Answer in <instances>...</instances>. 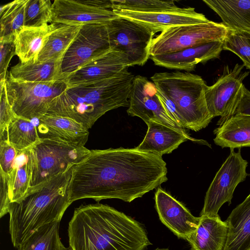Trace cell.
<instances>
[{"mask_svg":"<svg viewBox=\"0 0 250 250\" xmlns=\"http://www.w3.org/2000/svg\"><path fill=\"white\" fill-rule=\"evenodd\" d=\"M155 202L161 221L177 237L187 240L196 230L200 217L193 216L182 203L161 188L155 192Z\"/></svg>","mask_w":250,"mask_h":250,"instance_id":"15","label":"cell"},{"mask_svg":"<svg viewBox=\"0 0 250 250\" xmlns=\"http://www.w3.org/2000/svg\"><path fill=\"white\" fill-rule=\"evenodd\" d=\"M111 50L106 23L81 26L62 62V75L66 78L91 62Z\"/></svg>","mask_w":250,"mask_h":250,"instance_id":"11","label":"cell"},{"mask_svg":"<svg viewBox=\"0 0 250 250\" xmlns=\"http://www.w3.org/2000/svg\"><path fill=\"white\" fill-rule=\"evenodd\" d=\"M59 24L52 23L39 27H24L14 35L16 55L21 62H36L50 34Z\"/></svg>","mask_w":250,"mask_h":250,"instance_id":"22","label":"cell"},{"mask_svg":"<svg viewBox=\"0 0 250 250\" xmlns=\"http://www.w3.org/2000/svg\"><path fill=\"white\" fill-rule=\"evenodd\" d=\"M247 33L248 34V35L249 36V38H250V33Z\"/></svg>","mask_w":250,"mask_h":250,"instance_id":"41","label":"cell"},{"mask_svg":"<svg viewBox=\"0 0 250 250\" xmlns=\"http://www.w3.org/2000/svg\"><path fill=\"white\" fill-rule=\"evenodd\" d=\"M223 41L202 43L167 54L150 56L156 65L169 69L192 71L199 63L219 57L223 50Z\"/></svg>","mask_w":250,"mask_h":250,"instance_id":"18","label":"cell"},{"mask_svg":"<svg viewBox=\"0 0 250 250\" xmlns=\"http://www.w3.org/2000/svg\"><path fill=\"white\" fill-rule=\"evenodd\" d=\"M226 221L229 232L224 250H250V193Z\"/></svg>","mask_w":250,"mask_h":250,"instance_id":"23","label":"cell"},{"mask_svg":"<svg viewBox=\"0 0 250 250\" xmlns=\"http://www.w3.org/2000/svg\"><path fill=\"white\" fill-rule=\"evenodd\" d=\"M28 0H15L1 6L0 38L14 37L24 27L25 11Z\"/></svg>","mask_w":250,"mask_h":250,"instance_id":"31","label":"cell"},{"mask_svg":"<svg viewBox=\"0 0 250 250\" xmlns=\"http://www.w3.org/2000/svg\"><path fill=\"white\" fill-rule=\"evenodd\" d=\"M62 62H19L12 67L9 77L23 82L51 83L66 78L61 70Z\"/></svg>","mask_w":250,"mask_h":250,"instance_id":"26","label":"cell"},{"mask_svg":"<svg viewBox=\"0 0 250 250\" xmlns=\"http://www.w3.org/2000/svg\"><path fill=\"white\" fill-rule=\"evenodd\" d=\"M213 133L214 143L222 148L250 147V116L233 115L215 128Z\"/></svg>","mask_w":250,"mask_h":250,"instance_id":"25","label":"cell"},{"mask_svg":"<svg viewBox=\"0 0 250 250\" xmlns=\"http://www.w3.org/2000/svg\"><path fill=\"white\" fill-rule=\"evenodd\" d=\"M52 14V23L69 25L106 23L119 17L111 0H55Z\"/></svg>","mask_w":250,"mask_h":250,"instance_id":"13","label":"cell"},{"mask_svg":"<svg viewBox=\"0 0 250 250\" xmlns=\"http://www.w3.org/2000/svg\"><path fill=\"white\" fill-rule=\"evenodd\" d=\"M0 217L9 213L10 204L9 178L0 173Z\"/></svg>","mask_w":250,"mask_h":250,"instance_id":"38","label":"cell"},{"mask_svg":"<svg viewBox=\"0 0 250 250\" xmlns=\"http://www.w3.org/2000/svg\"><path fill=\"white\" fill-rule=\"evenodd\" d=\"M38 119L40 138H56L79 146H84L87 141L88 129L71 118L45 114Z\"/></svg>","mask_w":250,"mask_h":250,"instance_id":"20","label":"cell"},{"mask_svg":"<svg viewBox=\"0 0 250 250\" xmlns=\"http://www.w3.org/2000/svg\"><path fill=\"white\" fill-rule=\"evenodd\" d=\"M112 10L119 17L141 23L152 29L155 33L172 27L209 21L204 14L197 12L194 8L190 7L154 13H141L119 9Z\"/></svg>","mask_w":250,"mask_h":250,"instance_id":"16","label":"cell"},{"mask_svg":"<svg viewBox=\"0 0 250 250\" xmlns=\"http://www.w3.org/2000/svg\"><path fill=\"white\" fill-rule=\"evenodd\" d=\"M223 50L232 52L243 62V65L250 69V40L246 33L229 28L223 41Z\"/></svg>","mask_w":250,"mask_h":250,"instance_id":"34","label":"cell"},{"mask_svg":"<svg viewBox=\"0 0 250 250\" xmlns=\"http://www.w3.org/2000/svg\"><path fill=\"white\" fill-rule=\"evenodd\" d=\"M29 151L31 177L28 192L68 170L90 152L84 146L53 138H40Z\"/></svg>","mask_w":250,"mask_h":250,"instance_id":"6","label":"cell"},{"mask_svg":"<svg viewBox=\"0 0 250 250\" xmlns=\"http://www.w3.org/2000/svg\"><path fill=\"white\" fill-rule=\"evenodd\" d=\"M162 156L133 148L91 150L71 167L70 202L91 198L127 202L142 197L167 180Z\"/></svg>","mask_w":250,"mask_h":250,"instance_id":"1","label":"cell"},{"mask_svg":"<svg viewBox=\"0 0 250 250\" xmlns=\"http://www.w3.org/2000/svg\"><path fill=\"white\" fill-rule=\"evenodd\" d=\"M19 153L7 141H0V173L8 177L9 180L14 170Z\"/></svg>","mask_w":250,"mask_h":250,"instance_id":"35","label":"cell"},{"mask_svg":"<svg viewBox=\"0 0 250 250\" xmlns=\"http://www.w3.org/2000/svg\"><path fill=\"white\" fill-rule=\"evenodd\" d=\"M229 226L219 215L200 216L196 230L187 239L192 250H224L227 241Z\"/></svg>","mask_w":250,"mask_h":250,"instance_id":"21","label":"cell"},{"mask_svg":"<svg viewBox=\"0 0 250 250\" xmlns=\"http://www.w3.org/2000/svg\"><path fill=\"white\" fill-rule=\"evenodd\" d=\"M134 77L127 68L108 79L67 87L51 101L46 114L71 118L89 129L107 111L129 106Z\"/></svg>","mask_w":250,"mask_h":250,"instance_id":"3","label":"cell"},{"mask_svg":"<svg viewBox=\"0 0 250 250\" xmlns=\"http://www.w3.org/2000/svg\"><path fill=\"white\" fill-rule=\"evenodd\" d=\"M15 55L14 37L0 38V83L6 82L7 68Z\"/></svg>","mask_w":250,"mask_h":250,"instance_id":"37","label":"cell"},{"mask_svg":"<svg viewBox=\"0 0 250 250\" xmlns=\"http://www.w3.org/2000/svg\"><path fill=\"white\" fill-rule=\"evenodd\" d=\"M228 28L250 33V0H203Z\"/></svg>","mask_w":250,"mask_h":250,"instance_id":"24","label":"cell"},{"mask_svg":"<svg viewBox=\"0 0 250 250\" xmlns=\"http://www.w3.org/2000/svg\"><path fill=\"white\" fill-rule=\"evenodd\" d=\"M233 115L250 116V91L244 85L242 86L241 96Z\"/></svg>","mask_w":250,"mask_h":250,"instance_id":"39","label":"cell"},{"mask_svg":"<svg viewBox=\"0 0 250 250\" xmlns=\"http://www.w3.org/2000/svg\"><path fill=\"white\" fill-rule=\"evenodd\" d=\"M71 168L10 204L9 232L16 249L40 228L60 222L71 204L68 187Z\"/></svg>","mask_w":250,"mask_h":250,"instance_id":"4","label":"cell"},{"mask_svg":"<svg viewBox=\"0 0 250 250\" xmlns=\"http://www.w3.org/2000/svg\"><path fill=\"white\" fill-rule=\"evenodd\" d=\"M112 9L124 10L141 13H154L172 11L180 8L174 0H111Z\"/></svg>","mask_w":250,"mask_h":250,"instance_id":"32","label":"cell"},{"mask_svg":"<svg viewBox=\"0 0 250 250\" xmlns=\"http://www.w3.org/2000/svg\"><path fill=\"white\" fill-rule=\"evenodd\" d=\"M147 125L148 128L144 139L136 147L141 151L162 156L170 153L181 144L188 140L210 146L204 140L194 139L187 132L153 120L149 121Z\"/></svg>","mask_w":250,"mask_h":250,"instance_id":"19","label":"cell"},{"mask_svg":"<svg viewBox=\"0 0 250 250\" xmlns=\"http://www.w3.org/2000/svg\"><path fill=\"white\" fill-rule=\"evenodd\" d=\"M81 26L59 24L50 34L36 62H62L63 58L79 33Z\"/></svg>","mask_w":250,"mask_h":250,"instance_id":"27","label":"cell"},{"mask_svg":"<svg viewBox=\"0 0 250 250\" xmlns=\"http://www.w3.org/2000/svg\"><path fill=\"white\" fill-rule=\"evenodd\" d=\"M0 141H6L8 126L16 117L8 101L5 84L0 87Z\"/></svg>","mask_w":250,"mask_h":250,"instance_id":"36","label":"cell"},{"mask_svg":"<svg viewBox=\"0 0 250 250\" xmlns=\"http://www.w3.org/2000/svg\"><path fill=\"white\" fill-rule=\"evenodd\" d=\"M60 222L47 224L33 233L17 250H70L60 239Z\"/></svg>","mask_w":250,"mask_h":250,"instance_id":"30","label":"cell"},{"mask_svg":"<svg viewBox=\"0 0 250 250\" xmlns=\"http://www.w3.org/2000/svg\"><path fill=\"white\" fill-rule=\"evenodd\" d=\"M154 250H168V249H160V248H157Z\"/></svg>","mask_w":250,"mask_h":250,"instance_id":"40","label":"cell"},{"mask_svg":"<svg viewBox=\"0 0 250 250\" xmlns=\"http://www.w3.org/2000/svg\"><path fill=\"white\" fill-rule=\"evenodd\" d=\"M150 78L168 99L170 114L179 125L198 131L210 123L213 118L205 96L207 85L201 76L176 71L156 73Z\"/></svg>","mask_w":250,"mask_h":250,"instance_id":"5","label":"cell"},{"mask_svg":"<svg viewBox=\"0 0 250 250\" xmlns=\"http://www.w3.org/2000/svg\"><path fill=\"white\" fill-rule=\"evenodd\" d=\"M52 5L49 0H28L24 27H39L52 22Z\"/></svg>","mask_w":250,"mask_h":250,"instance_id":"33","label":"cell"},{"mask_svg":"<svg viewBox=\"0 0 250 250\" xmlns=\"http://www.w3.org/2000/svg\"><path fill=\"white\" fill-rule=\"evenodd\" d=\"M6 94L15 115L32 120L45 115L51 101L67 87L66 80L51 83L16 81L6 78Z\"/></svg>","mask_w":250,"mask_h":250,"instance_id":"7","label":"cell"},{"mask_svg":"<svg viewBox=\"0 0 250 250\" xmlns=\"http://www.w3.org/2000/svg\"><path fill=\"white\" fill-rule=\"evenodd\" d=\"M244 66L237 63L229 70L227 66L216 83L206 87L205 96L210 114L213 118L221 117L217 123L218 126L233 115L237 107L242 94L243 81L249 73L243 71Z\"/></svg>","mask_w":250,"mask_h":250,"instance_id":"12","label":"cell"},{"mask_svg":"<svg viewBox=\"0 0 250 250\" xmlns=\"http://www.w3.org/2000/svg\"><path fill=\"white\" fill-rule=\"evenodd\" d=\"M229 28L222 22L205 23L172 27L152 40L150 56L178 52L191 46L215 41H223Z\"/></svg>","mask_w":250,"mask_h":250,"instance_id":"8","label":"cell"},{"mask_svg":"<svg viewBox=\"0 0 250 250\" xmlns=\"http://www.w3.org/2000/svg\"><path fill=\"white\" fill-rule=\"evenodd\" d=\"M128 100L129 115L140 118L146 125L153 120L186 132L163 106L155 84L147 78L139 75L134 77Z\"/></svg>","mask_w":250,"mask_h":250,"instance_id":"14","label":"cell"},{"mask_svg":"<svg viewBox=\"0 0 250 250\" xmlns=\"http://www.w3.org/2000/svg\"><path fill=\"white\" fill-rule=\"evenodd\" d=\"M248 162L243 158L240 149L237 152L230 149L225 161L216 173L205 195L201 216L215 217L226 203H231L235 189L249 175Z\"/></svg>","mask_w":250,"mask_h":250,"instance_id":"10","label":"cell"},{"mask_svg":"<svg viewBox=\"0 0 250 250\" xmlns=\"http://www.w3.org/2000/svg\"><path fill=\"white\" fill-rule=\"evenodd\" d=\"M111 50L123 53L128 67L144 65L150 57L154 31L148 26L119 17L106 23Z\"/></svg>","mask_w":250,"mask_h":250,"instance_id":"9","label":"cell"},{"mask_svg":"<svg viewBox=\"0 0 250 250\" xmlns=\"http://www.w3.org/2000/svg\"><path fill=\"white\" fill-rule=\"evenodd\" d=\"M40 139L31 120L16 116L8 126L6 141L19 152L31 148Z\"/></svg>","mask_w":250,"mask_h":250,"instance_id":"29","label":"cell"},{"mask_svg":"<svg viewBox=\"0 0 250 250\" xmlns=\"http://www.w3.org/2000/svg\"><path fill=\"white\" fill-rule=\"evenodd\" d=\"M31 162L29 149L19 152L12 175L9 180L11 203L21 200L29 189Z\"/></svg>","mask_w":250,"mask_h":250,"instance_id":"28","label":"cell"},{"mask_svg":"<svg viewBox=\"0 0 250 250\" xmlns=\"http://www.w3.org/2000/svg\"><path fill=\"white\" fill-rule=\"evenodd\" d=\"M67 231L70 250H144L151 245L141 224L100 203L76 208Z\"/></svg>","mask_w":250,"mask_h":250,"instance_id":"2","label":"cell"},{"mask_svg":"<svg viewBox=\"0 0 250 250\" xmlns=\"http://www.w3.org/2000/svg\"></svg>","mask_w":250,"mask_h":250,"instance_id":"42","label":"cell"},{"mask_svg":"<svg viewBox=\"0 0 250 250\" xmlns=\"http://www.w3.org/2000/svg\"><path fill=\"white\" fill-rule=\"evenodd\" d=\"M128 67L126 56L111 50L70 74L66 82L68 87L96 83L115 77Z\"/></svg>","mask_w":250,"mask_h":250,"instance_id":"17","label":"cell"}]
</instances>
